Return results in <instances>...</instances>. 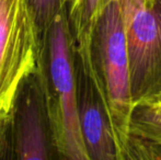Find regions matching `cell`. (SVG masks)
<instances>
[{
    "label": "cell",
    "mask_w": 161,
    "mask_h": 160,
    "mask_svg": "<svg viewBox=\"0 0 161 160\" xmlns=\"http://www.w3.org/2000/svg\"><path fill=\"white\" fill-rule=\"evenodd\" d=\"M150 102H161V93L159 94V96L157 97V98L155 99V100H153V101H150Z\"/></svg>",
    "instance_id": "8fae6325"
},
{
    "label": "cell",
    "mask_w": 161,
    "mask_h": 160,
    "mask_svg": "<svg viewBox=\"0 0 161 160\" xmlns=\"http://www.w3.org/2000/svg\"><path fill=\"white\" fill-rule=\"evenodd\" d=\"M42 64L23 81L11 111L13 152L18 159H49L55 149Z\"/></svg>",
    "instance_id": "5b68a950"
},
{
    "label": "cell",
    "mask_w": 161,
    "mask_h": 160,
    "mask_svg": "<svg viewBox=\"0 0 161 160\" xmlns=\"http://www.w3.org/2000/svg\"><path fill=\"white\" fill-rule=\"evenodd\" d=\"M42 33L28 0H0V111L10 115L20 87L42 62Z\"/></svg>",
    "instance_id": "3957f363"
},
{
    "label": "cell",
    "mask_w": 161,
    "mask_h": 160,
    "mask_svg": "<svg viewBox=\"0 0 161 160\" xmlns=\"http://www.w3.org/2000/svg\"><path fill=\"white\" fill-rule=\"evenodd\" d=\"M11 130V114H4L0 111V152L7 149V135ZM0 158L2 156L0 155Z\"/></svg>",
    "instance_id": "30bf717a"
},
{
    "label": "cell",
    "mask_w": 161,
    "mask_h": 160,
    "mask_svg": "<svg viewBox=\"0 0 161 160\" xmlns=\"http://www.w3.org/2000/svg\"><path fill=\"white\" fill-rule=\"evenodd\" d=\"M42 36L46 34L55 18L64 10L65 0H28Z\"/></svg>",
    "instance_id": "9c48e42d"
},
{
    "label": "cell",
    "mask_w": 161,
    "mask_h": 160,
    "mask_svg": "<svg viewBox=\"0 0 161 160\" xmlns=\"http://www.w3.org/2000/svg\"><path fill=\"white\" fill-rule=\"evenodd\" d=\"M127 45L134 105L161 93V0H114Z\"/></svg>",
    "instance_id": "277c9868"
},
{
    "label": "cell",
    "mask_w": 161,
    "mask_h": 160,
    "mask_svg": "<svg viewBox=\"0 0 161 160\" xmlns=\"http://www.w3.org/2000/svg\"><path fill=\"white\" fill-rule=\"evenodd\" d=\"M92 80L110 116L122 160L127 149L134 101L125 33L117 3L111 0L97 21L92 40Z\"/></svg>",
    "instance_id": "7a4b0ae2"
},
{
    "label": "cell",
    "mask_w": 161,
    "mask_h": 160,
    "mask_svg": "<svg viewBox=\"0 0 161 160\" xmlns=\"http://www.w3.org/2000/svg\"><path fill=\"white\" fill-rule=\"evenodd\" d=\"M43 39L46 41V96L55 152L64 159L90 160L79 120L76 49L66 7Z\"/></svg>",
    "instance_id": "6da1fadb"
},
{
    "label": "cell",
    "mask_w": 161,
    "mask_h": 160,
    "mask_svg": "<svg viewBox=\"0 0 161 160\" xmlns=\"http://www.w3.org/2000/svg\"><path fill=\"white\" fill-rule=\"evenodd\" d=\"M125 160H161V102L134 107Z\"/></svg>",
    "instance_id": "52a82bcc"
},
{
    "label": "cell",
    "mask_w": 161,
    "mask_h": 160,
    "mask_svg": "<svg viewBox=\"0 0 161 160\" xmlns=\"http://www.w3.org/2000/svg\"><path fill=\"white\" fill-rule=\"evenodd\" d=\"M76 74L79 120L90 160H122L101 94L77 56Z\"/></svg>",
    "instance_id": "8992f818"
},
{
    "label": "cell",
    "mask_w": 161,
    "mask_h": 160,
    "mask_svg": "<svg viewBox=\"0 0 161 160\" xmlns=\"http://www.w3.org/2000/svg\"><path fill=\"white\" fill-rule=\"evenodd\" d=\"M111 0H65L76 56L90 77L93 74L92 40L101 13Z\"/></svg>",
    "instance_id": "ba28073f"
}]
</instances>
